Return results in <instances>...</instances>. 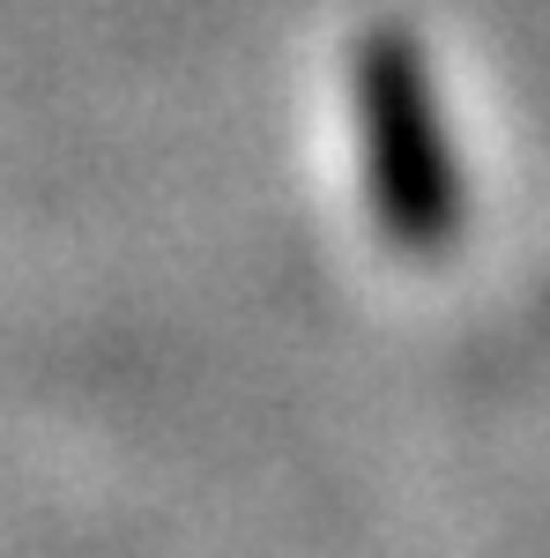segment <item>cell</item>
I'll return each instance as SVG.
<instances>
[{
    "label": "cell",
    "mask_w": 550,
    "mask_h": 558,
    "mask_svg": "<svg viewBox=\"0 0 550 558\" xmlns=\"http://www.w3.org/2000/svg\"><path fill=\"white\" fill-rule=\"evenodd\" d=\"M350 105H357V149H365V202L394 254L431 260L462 231V165L439 112V75L424 60L417 31L380 23L357 38L350 60Z\"/></svg>",
    "instance_id": "6da1fadb"
}]
</instances>
